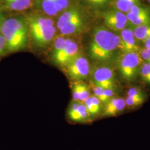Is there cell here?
Instances as JSON below:
<instances>
[{
	"instance_id": "cell-25",
	"label": "cell",
	"mask_w": 150,
	"mask_h": 150,
	"mask_svg": "<svg viewBox=\"0 0 150 150\" xmlns=\"http://www.w3.org/2000/svg\"><path fill=\"white\" fill-rule=\"evenodd\" d=\"M139 53L144 62L150 63V48H140Z\"/></svg>"
},
{
	"instance_id": "cell-21",
	"label": "cell",
	"mask_w": 150,
	"mask_h": 150,
	"mask_svg": "<svg viewBox=\"0 0 150 150\" xmlns=\"http://www.w3.org/2000/svg\"><path fill=\"white\" fill-rule=\"evenodd\" d=\"M127 96L132 98L135 100L144 102L145 96L142 91L138 87H131L127 92Z\"/></svg>"
},
{
	"instance_id": "cell-15",
	"label": "cell",
	"mask_w": 150,
	"mask_h": 150,
	"mask_svg": "<svg viewBox=\"0 0 150 150\" xmlns=\"http://www.w3.org/2000/svg\"><path fill=\"white\" fill-rule=\"evenodd\" d=\"M34 4L40 11L50 17L59 16L60 13L54 0H34Z\"/></svg>"
},
{
	"instance_id": "cell-2",
	"label": "cell",
	"mask_w": 150,
	"mask_h": 150,
	"mask_svg": "<svg viewBox=\"0 0 150 150\" xmlns=\"http://www.w3.org/2000/svg\"><path fill=\"white\" fill-rule=\"evenodd\" d=\"M24 18L34 45L39 48L48 46L54 40L57 28L51 17L40 13H30Z\"/></svg>"
},
{
	"instance_id": "cell-12",
	"label": "cell",
	"mask_w": 150,
	"mask_h": 150,
	"mask_svg": "<svg viewBox=\"0 0 150 150\" xmlns=\"http://www.w3.org/2000/svg\"><path fill=\"white\" fill-rule=\"evenodd\" d=\"M126 106V102L123 98L114 96L105 103L102 116L105 117L116 116L123 111Z\"/></svg>"
},
{
	"instance_id": "cell-17",
	"label": "cell",
	"mask_w": 150,
	"mask_h": 150,
	"mask_svg": "<svg viewBox=\"0 0 150 150\" xmlns=\"http://www.w3.org/2000/svg\"><path fill=\"white\" fill-rule=\"evenodd\" d=\"M139 5V0H114L112 6L116 9L126 14L134 6Z\"/></svg>"
},
{
	"instance_id": "cell-30",
	"label": "cell",
	"mask_w": 150,
	"mask_h": 150,
	"mask_svg": "<svg viewBox=\"0 0 150 150\" xmlns=\"http://www.w3.org/2000/svg\"><path fill=\"white\" fill-rule=\"evenodd\" d=\"M147 1H149V3L150 4V0H147Z\"/></svg>"
},
{
	"instance_id": "cell-10",
	"label": "cell",
	"mask_w": 150,
	"mask_h": 150,
	"mask_svg": "<svg viewBox=\"0 0 150 150\" xmlns=\"http://www.w3.org/2000/svg\"><path fill=\"white\" fill-rule=\"evenodd\" d=\"M121 42L120 50L121 52H139V46L134 37L132 28H125L121 31L120 35Z\"/></svg>"
},
{
	"instance_id": "cell-23",
	"label": "cell",
	"mask_w": 150,
	"mask_h": 150,
	"mask_svg": "<svg viewBox=\"0 0 150 150\" xmlns=\"http://www.w3.org/2000/svg\"><path fill=\"white\" fill-rule=\"evenodd\" d=\"M54 1L57 5L58 10L60 13L72 5L71 0H54Z\"/></svg>"
},
{
	"instance_id": "cell-13",
	"label": "cell",
	"mask_w": 150,
	"mask_h": 150,
	"mask_svg": "<svg viewBox=\"0 0 150 150\" xmlns=\"http://www.w3.org/2000/svg\"><path fill=\"white\" fill-rule=\"evenodd\" d=\"M34 0H0L1 9L10 12H22L31 7Z\"/></svg>"
},
{
	"instance_id": "cell-14",
	"label": "cell",
	"mask_w": 150,
	"mask_h": 150,
	"mask_svg": "<svg viewBox=\"0 0 150 150\" xmlns=\"http://www.w3.org/2000/svg\"><path fill=\"white\" fill-rule=\"evenodd\" d=\"M73 101L83 103L90 96V88L82 81H72L71 84Z\"/></svg>"
},
{
	"instance_id": "cell-29",
	"label": "cell",
	"mask_w": 150,
	"mask_h": 150,
	"mask_svg": "<svg viewBox=\"0 0 150 150\" xmlns=\"http://www.w3.org/2000/svg\"><path fill=\"white\" fill-rule=\"evenodd\" d=\"M5 18L4 17V16L3 15V13H2V11H1V9L0 8V27L1 26V25H2L3 22L4 21Z\"/></svg>"
},
{
	"instance_id": "cell-6",
	"label": "cell",
	"mask_w": 150,
	"mask_h": 150,
	"mask_svg": "<svg viewBox=\"0 0 150 150\" xmlns=\"http://www.w3.org/2000/svg\"><path fill=\"white\" fill-rule=\"evenodd\" d=\"M90 77L91 82L103 89H113L116 86L114 69L108 62H97L91 67Z\"/></svg>"
},
{
	"instance_id": "cell-24",
	"label": "cell",
	"mask_w": 150,
	"mask_h": 150,
	"mask_svg": "<svg viewBox=\"0 0 150 150\" xmlns=\"http://www.w3.org/2000/svg\"><path fill=\"white\" fill-rule=\"evenodd\" d=\"M87 4L95 8H101L107 5L110 0H83Z\"/></svg>"
},
{
	"instance_id": "cell-22",
	"label": "cell",
	"mask_w": 150,
	"mask_h": 150,
	"mask_svg": "<svg viewBox=\"0 0 150 150\" xmlns=\"http://www.w3.org/2000/svg\"><path fill=\"white\" fill-rule=\"evenodd\" d=\"M91 86L94 94L93 95L96 97L97 98L102 102V103L105 104L106 102L104 96V89L99 86H96L92 84L91 82Z\"/></svg>"
},
{
	"instance_id": "cell-4",
	"label": "cell",
	"mask_w": 150,
	"mask_h": 150,
	"mask_svg": "<svg viewBox=\"0 0 150 150\" xmlns=\"http://www.w3.org/2000/svg\"><path fill=\"white\" fill-rule=\"evenodd\" d=\"M86 24L85 17L80 8L72 5L59 15L56 26L60 35L70 36L82 32Z\"/></svg>"
},
{
	"instance_id": "cell-5",
	"label": "cell",
	"mask_w": 150,
	"mask_h": 150,
	"mask_svg": "<svg viewBox=\"0 0 150 150\" xmlns=\"http://www.w3.org/2000/svg\"><path fill=\"white\" fill-rule=\"evenodd\" d=\"M143 59L139 52H120L116 57V64L118 72L123 80L134 82L139 76Z\"/></svg>"
},
{
	"instance_id": "cell-18",
	"label": "cell",
	"mask_w": 150,
	"mask_h": 150,
	"mask_svg": "<svg viewBox=\"0 0 150 150\" xmlns=\"http://www.w3.org/2000/svg\"><path fill=\"white\" fill-rule=\"evenodd\" d=\"M132 30L134 37L137 41L144 42L150 37V23L135 26Z\"/></svg>"
},
{
	"instance_id": "cell-1",
	"label": "cell",
	"mask_w": 150,
	"mask_h": 150,
	"mask_svg": "<svg viewBox=\"0 0 150 150\" xmlns=\"http://www.w3.org/2000/svg\"><path fill=\"white\" fill-rule=\"evenodd\" d=\"M120 35L106 27H97L93 30L88 52L91 59L97 62H107L116 57L120 51Z\"/></svg>"
},
{
	"instance_id": "cell-28",
	"label": "cell",
	"mask_w": 150,
	"mask_h": 150,
	"mask_svg": "<svg viewBox=\"0 0 150 150\" xmlns=\"http://www.w3.org/2000/svg\"><path fill=\"white\" fill-rule=\"evenodd\" d=\"M144 48H150V37L146 39L144 41Z\"/></svg>"
},
{
	"instance_id": "cell-19",
	"label": "cell",
	"mask_w": 150,
	"mask_h": 150,
	"mask_svg": "<svg viewBox=\"0 0 150 150\" xmlns=\"http://www.w3.org/2000/svg\"><path fill=\"white\" fill-rule=\"evenodd\" d=\"M150 23V10L145 12L144 13L132 18L128 21V24L131 26H137L139 25Z\"/></svg>"
},
{
	"instance_id": "cell-11",
	"label": "cell",
	"mask_w": 150,
	"mask_h": 150,
	"mask_svg": "<svg viewBox=\"0 0 150 150\" xmlns=\"http://www.w3.org/2000/svg\"><path fill=\"white\" fill-rule=\"evenodd\" d=\"M67 113L70 120L76 122L87 121L91 117L84 103L75 101L71 103Z\"/></svg>"
},
{
	"instance_id": "cell-20",
	"label": "cell",
	"mask_w": 150,
	"mask_h": 150,
	"mask_svg": "<svg viewBox=\"0 0 150 150\" xmlns=\"http://www.w3.org/2000/svg\"><path fill=\"white\" fill-rule=\"evenodd\" d=\"M139 76L142 81L150 85V62L144 61L139 69Z\"/></svg>"
},
{
	"instance_id": "cell-7",
	"label": "cell",
	"mask_w": 150,
	"mask_h": 150,
	"mask_svg": "<svg viewBox=\"0 0 150 150\" xmlns=\"http://www.w3.org/2000/svg\"><path fill=\"white\" fill-rule=\"evenodd\" d=\"M62 69L65 74L72 81L87 80L90 77L91 71L88 60L82 54L76 56Z\"/></svg>"
},
{
	"instance_id": "cell-16",
	"label": "cell",
	"mask_w": 150,
	"mask_h": 150,
	"mask_svg": "<svg viewBox=\"0 0 150 150\" xmlns=\"http://www.w3.org/2000/svg\"><path fill=\"white\" fill-rule=\"evenodd\" d=\"M83 103L85 105L90 117L96 116L101 111L102 102L94 95L90 96L87 98Z\"/></svg>"
},
{
	"instance_id": "cell-26",
	"label": "cell",
	"mask_w": 150,
	"mask_h": 150,
	"mask_svg": "<svg viewBox=\"0 0 150 150\" xmlns=\"http://www.w3.org/2000/svg\"><path fill=\"white\" fill-rule=\"evenodd\" d=\"M125 100L126 102V105L129 107H137L144 103L142 101L135 100L128 96H126Z\"/></svg>"
},
{
	"instance_id": "cell-8",
	"label": "cell",
	"mask_w": 150,
	"mask_h": 150,
	"mask_svg": "<svg viewBox=\"0 0 150 150\" xmlns=\"http://www.w3.org/2000/svg\"><path fill=\"white\" fill-rule=\"evenodd\" d=\"M80 54L79 43L70 36H67L63 47L57 52L52 54V59L55 64L63 68L70 61Z\"/></svg>"
},
{
	"instance_id": "cell-9",
	"label": "cell",
	"mask_w": 150,
	"mask_h": 150,
	"mask_svg": "<svg viewBox=\"0 0 150 150\" xmlns=\"http://www.w3.org/2000/svg\"><path fill=\"white\" fill-rule=\"evenodd\" d=\"M102 18L107 28L113 31L121 32L128 25L126 14L116 9L102 12Z\"/></svg>"
},
{
	"instance_id": "cell-3",
	"label": "cell",
	"mask_w": 150,
	"mask_h": 150,
	"mask_svg": "<svg viewBox=\"0 0 150 150\" xmlns=\"http://www.w3.org/2000/svg\"><path fill=\"white\" fill-rule=\"evenodd\" d=\"M0 33L5 39L7 53L21 51L27 46L30 33L24 17L5 18L0 27Z\"/></svg>"
},
{
	"instance_id": "cell-27",
	"label": "cell",
	"mask_w": 150,
	"mask_h": 150,
	"mask_svg": "<svg viewBox=\"0 0 150 150\" xmlns=\"http://www.w3.org/2000/svg\"><path fill=\"white\" fill-rule=\"evenodd\" d=\"M7 53L5 39L0 33V59Z\"/></svg>"
}]
</instances>
